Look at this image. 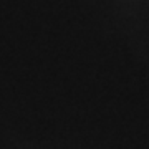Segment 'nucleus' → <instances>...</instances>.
<instances>
[]
</instances>
